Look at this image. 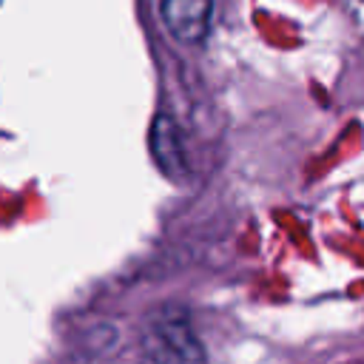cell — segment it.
Returning a JSON list of instances; mask_svg holds the SVG:
<instances>
[{
	"label": "cell",
	"mask_w": 364,
	"mask_h": 364,
	"mask_svg": "<svg viewBox=\"0 0 364 364\" xmlns=\"http://www.w3.org/2000/svg\"><path fill=\"white\" fill-rule=\"evenodd\" d=\"M139 364H208L185 307L162 304L145 316L139 330Z\"/></svg>",
	"instance_id": "6da1fadb"
},
{
	"label": "cell",
	"mask_w": 364,
	"mask_h": 364,
	"mask_svg": "<svg viewBox=\"0 0 364 364\" xmlns=\"http://www.w3.org/2000/svg\"><path fill=\"white\" fill-rule=\"evenodd\" d=\"M159 17L173 40L196 46L210 31L213 0H159Z\"/></svg>",
	"instance_id": "7a4b0ae2"
},
{
	"label": "cell",
	"mask_w": 364,
	"mask_h": 364,
	"mask_svg": "<svg viewBox=\"0 0 364 364\" xmlns=\"http://www.w3.org/2000/svg\"><path fill=\"white\" fill-rule=\"evenodd\" d=\"M151 154H154V159H156V165H159V171L165 176L176 179V176H182L188 171L179 128H176V122L168 114H156L154 117V125H151Z\"/></svg>",
	"instance_id": "3957f363"
}]
</instances>
